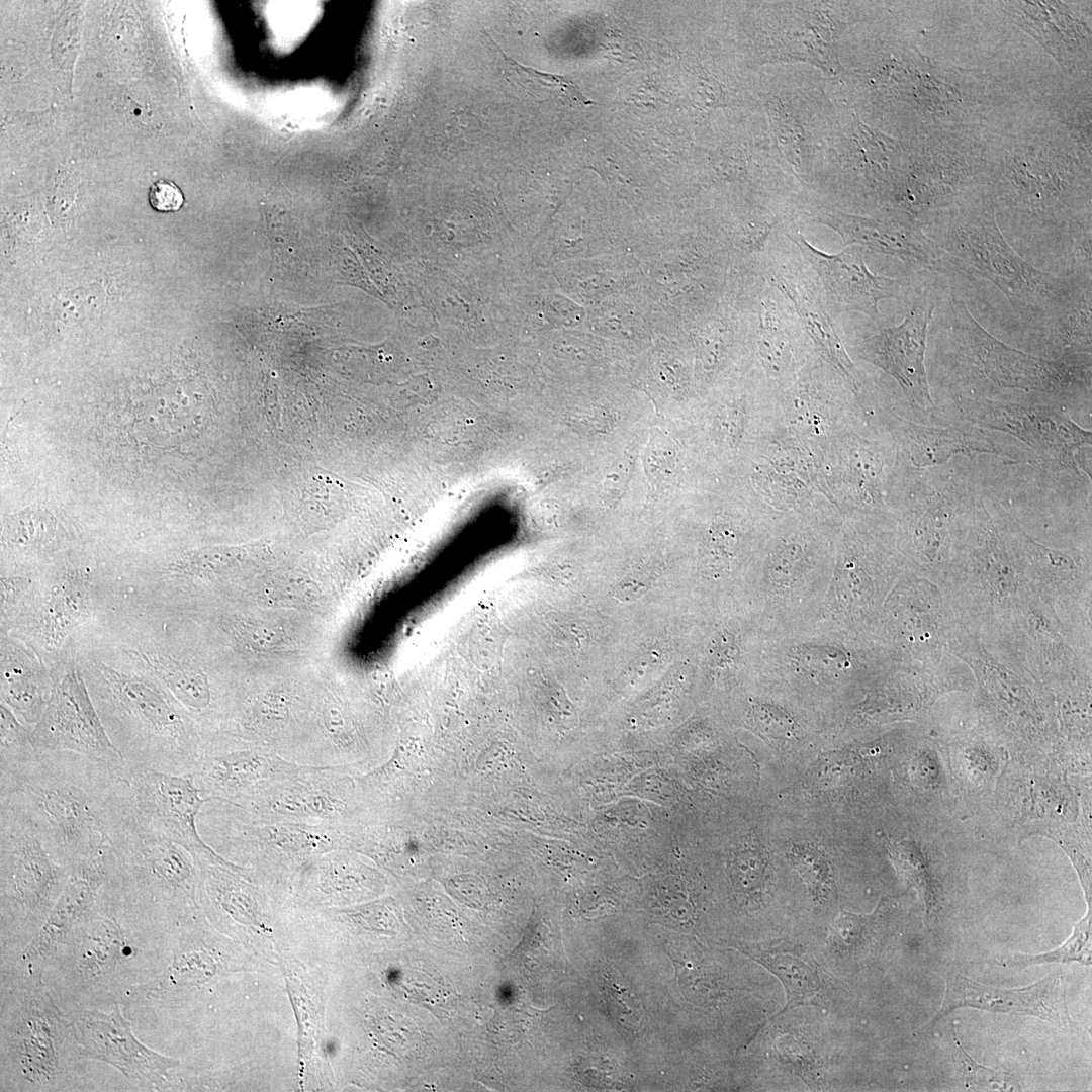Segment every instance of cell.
Wrapping results in <instances>:
<instances>
[{
    "instance_id": "cell-13",
    "label": "cell",
    "mask_w": 1092,
    "mask_h": 1092,
    "mask_svg": "<svg viewBox=\"0 0 1092 1092\" xmlns=\"http://www.w3.org/2000/svg\"><path fill=\"white\" fill-rule=\"evenodd\" d=\"M964 413L973 424L1015 436L1046 462L1076 470L1080 450L1090 446L1091 432L1051 406L992 399L966 400Z\"/></svg>"
},
{
    "instance_id": "cell-5",
    "label": "cell",
    "mask_w": 1092,
    "mask_h": 1092,
    "mask_svg": "<svg viewBox=\"0 0 1092 1092\" xmlns=\"http://www.w3.org/2000/svg\"><path fill=\"white\" fill-rule=\"evenodd\" d=\"M0 802L2 926L37 932L71 869L55 855L35 821L13 797Z\"/></svg>"
},
{
    "instance_id": "cell-40",
    "label": "cell",
    "mask_w": 1092,
    "mask_h": 1092,
    "mask_svg": "<svg viewBox=\"0 0 1092 1092\" xmlns=\"http://www.w3.org/2000/svg\"><path fill=\"white\" fill-rule=\"evenodd\" d=\"M149 201L158 211H176L183 204V195L174 183L157 181L150 187Z\"/></svg>"
},
{
    "instance_id": "cell-25",
    "label": "cell",
    "mask_w": 1092,
    "mask_h": 1092,
    "mask_svg": "<svg viewBox=\"0 0 1092 1092\" xmlns=\"http://www.w3.org/2000/svg\"><path fill=\"white\" fill-rule=\"evenodd\" d=\"M1 654V702L24 723L35 725L54 682L36 657L23 646L3 640Z\"/></svg>"
},
{
    "instance_id": "cell-16",
    "label": "cell",
    "mask_w": 1092,
    "mask_h": 1092,
    "mask_svg": "<svg viewBox=\"0 0 1092 1092\" xmlns=\"http://www.w3.org/2000/svg\"><path fill=\"white\" fill-rule=\"evenodd\" d=\"M760 21V62L801 61L834 75L841 70L836 36L845 22L826 3L775 6Z\"/></svg>"
},
{
    "instance_id": "cell-39",
    "label": "cell",
    "mask_w": 1092,
    "mask_h": 1092,
    "mask_svg": "<svg viewBox=\"0 0 1092 1092\" xmlns=\"http://www.w3.org/2000/svg\"><path fill=\"white\" fill-rule=\"evenodd\" d=\"M642 459L646 475L652 484L660 487L671 483L676 469V449L665 435L654 431Z\"/></svg>"
},
{
    "instance_id": "cell-35",
    "label": "cell",
    "mask_w": 1092,
    "mask_h": 1092,
    "mask_svg": "<svg viewBox=\"0 0 1092 1092\" xmlns=\"http://www.w3.org/2000/svg\"><path fill=\"white\" fill-rule=\"evenodd\" d=\"M952 1059L957 1075L965 1088L971 1091H1021L1017 1080L1011 1075L993 1070L977 1063L960 1042L952 1027Z\"/></svg>"
},
{
    "instance_id": "cell-30",
    "label": "cell",
    "mask_w": 1092,
    "mask_h": 1092,
    "mask_svg": "<svg viewBox=\"0 0 1092 1092\" xmlns=\"http://www.w3.org/2000/svg\"><path fill=\"white\" fill-rule=\"evenodd\" d=\"M31 731L4 703L0 705V800L16 793L37 750Z\"/></svg>"
},
{
    "instance_id": "cell-1",
    "label": "cell",
    "mask_w": 1092,
    "mask_h": 1092,
    "mask_svg": "<svg viewBox=\"0 0 1092 1092\" xmlns=\"http://www.w3.org/2000/svg\"><path fill=\"white\" fill-rule=\"evenodd\" d=\"M70 869L109 845L131 811L128 782L105 763L71 751H38L11 795Z\"/></svg>"
},
{
    "instance_id": "cell-15",
    "label": "cell",
    "mask_w": 1092,
    "mask_h": 1092,
    "mask_svg": "<svg viewBox=\"0 0 1092 1092\" xmlns=\"http://www.w3.org/2000/svg\"><path fill=\"white\" fill-rule=\"evenodd\" d=\"M785 234L817 275L831 315L856 311L880 324L879 303L898 298L902 290L898 279L871 272L864 261V249L859 246H846L829 254L810 244L798 229Z\"/></svg>"
},
{
    "instance_id": "cell-2",
    "label": "cell",
    "mask_w": 1092,
    "mask_h": 1092,
    "mask_svg": "<svg viewBox=\"0 0 1092 1092\" xmlns=\"http://www.w3.org/2000/svg\"><path fill=\"white\" fill-rule=\"evenodd\" d=\"M108 878L102 906L132 921H172L197 910L199 871L192 854L159 837L135 820L133 810L110 841Z\"/></svg>"
},
{
    "instance_id": "cell-23",
    "label": "cell",
    "mask_w": 1092,
    "mask_h": 1092,
    "mask_svg": "<svg viewBox=\"0 0 1092 1092\" xmlns=\"http://www.w3.org/2000/svg\"><path fill=\"white\" fill-rule=\"evenodd\" d=\"M737 948L772 974L786 994L783 1008L769 1016L762 1028L792 1008L827 1006L833 998L835 986L832 977L802 941L779 937L746 943Z\"/></svg>"
},
{
    "instance_id": "cell-18",
    "label": "cell",
    "mask_w": 1092,
    "mask_h": 1092,
    "mask_svg": "<svg viewBox=\"0 0 1092 1092\" xmlns=\"http://www.w3.org/2000/svg\"><path fill=\"white\" fill-rule=\"evenodd\" d=\"M944 980L943 1001L928 1023L931 1028L960 1008L1033 1016L1070 1032L1076 1026L1069 1014L1066 991L1059 972L1055 971L1020 988L988 986L953 973L946 974Z\"/></svg>"
},
{
    "instance_id": "cell-7",
    "label": "cell",
    "mask_w": 1092,
    "mask_h": 1092,
    "mask_svg": "<svg viewBox=\"0 0 1092 1092\" xmlns=\"http://www.w3.org/2000/svg\"><path fill=\"white\" fill-rule=\"evenodd\" d=\"M25 981L2 1008V1059L27 1089H54L73 1056H81L70 1019L42 978L27 976Z\"/></svg>"
},
{
    "instance_id": "cell-11",
    "label": "cell",
    "mask_w": 1092,
    "mask_h": 1092,
    "mask_svg": "<svg viewBox=\"0 0 1092 1092\" xmlns=\"http://www.w3.org/2000/svg\"><path fill=\"white\" fill-rule=\"evenodd\" d=\"M296 765L265 745L220 732L202 737L191 776L209 801L242 806Z\"/></svg>"
},
{
    "instance_id": "cell-29",
    "label": "cell",
    "mask_w": 1092,
    "mask_h": 1092,
    "mask_svg": "<svg viewBox=\"0 0 1092 1092\" xmlns=\"http://www.w3.org/2000/svg\"><path fill=\"white\" fill-rule=\"evenodd\" d=\"M772 1053L784 1069L801 1079L810 1089H826L827 1059L811 1034L800 1028H782L774 1035Z\"/></svg>"
},
{
    "instance_id": "cell-37",
    "label": "cell",
    "mask_w": 1092,
    "mask_h": 1092,
    "mask_svg": "<svg viewBox=\"0 0 1092 1092\" xmlns=\"http://www.w3.org/2000/svg\"><path fill=\"white\" fill-rule=\"evenodd\" d=\"M495 46L499 53H502L508 69L518 76L521 83H529L535 87L549 90L570 104L590 105L594 103L582 94L577 84L572 79L562 75L541 72L534 68L524 66L506 55L497 43H495Z\"/></svg>"
},
{
    "instance_id": "cell-12",
    "label": "cell",
    "mask_w": 1092,
    "mask_h": 1092,
    "mask_svg": "<svg viewBox=\"0 0 1092 1092\" xmlns=\"http://www.w3.org/2000/svg\"><path fill=\"white\" fill-rule=\"evenodd\" d=\"M133 814L147 831L173 841L193 857L228 861L202 838L198 817L209 800L202 796L191 774L174 775L155 769H132L128 782Z\"/></svg>"
},
{
    "instance_id": "cell-31",
    "label": "cell",
    "mask_w": 1092,
    "mask_h": 1092,
    "mask_svg": "<svg viewBox=\"0 0 1092 1092\" xmlns=\"http://www.w3.org/2000/svg\"><path fill=\"white\" fill-rule=\"evenodd\" d=\"M1091 907L1086 915L1073 925L1071 936L1056 949L1038 954L1015 952L1003 958L1001 963L1009 968H1027L1030 966L1061 963H1078L1083 966L1092 964V924Z\"/></svg>"
},
{
    "instance_id": "cell-27",
    "label": "cell",
    "mask_w": 1092,
    "mask_h": 1092,
    "mask_svg": "<svg viewBox=\"0 0 1092 1092\" xmlns=\"http://www.w3.org/2000/svg\"><path fill=\"white\" fill-rule=\"evenodd\" d=\"M900 436L911 462L918 467L942 464L960 453H996L992 443L980 439L974 432L957 428H930L904 423Z\"/></svg>"
},
{
    "instance_id": "cell-14",
    "label": "cell",
    "mask_w": 1092,
    "mask_h": 1092,
    "mask_svg": "<svg viewBox=\"0 0 1092 1092\" xmlns=\"http://www.w3.org/2000/svg\"><path fill=\"white\" fill-rule=\"evenodd\" d=\"M70 1023L81 1058L106 1063L141 1087L162 1090L180 1065L142 1043L117 1003L110 1012L81 1010Z\"/></svg>"
},
{
    "instance_id": "cell-17",
    "label": "cell",
    "mask_w": 1092,
    "mask_h": 1092,
    "mask_svg": "<svg viewBox=\"0 0 1092 1092\" xmlns=\"http://www.w3.org/2000/svg\"><path fill=\"white\" fill-rule=\"evenodd\" d=\"M935 304L922 293L898 326L881 328L857 345L860 358L897 380L913 408L927 412L933 405L925 369L929 324Z\"/></svg>"
},
{
    "instance_id": "cell-26",
    "label": "cell",
    "mask_w": 1092,
    "mask_h": 1092,
    "mask_svg": "<svg viewBox=\"0 0 1092 1092\" xmlns=\"http://www.w3.org/2000/svg\"><path fill=\"white\" fill-rule=\"evenodd\" d=\"M886 901L881 900L869 914L841 910L831 922L824 939L827 958L835 964L853 966L874 953L886 938Z\"/></svg>"
},
{
    "instance_id": "cell-9",
    "label": "cell",
    "mask_w": 1092,
    "mask_h": 1092,
    "mask_svg": "<svg viewBox=\"0 0 1092 1092\" xmlns=\"http://www.w3.org/2000/svg\"><path fill=\"white\" fill-rule=\"evenodd\" d=\"M234 806L252 821L322 824L351 835L354 799L345 767L297 763L245 804Z\"/></svg>"
},
{
    "instance_id": "cell-21",
    "label": "cell",
    "mask_w": 1092,
    "mask_h": 1092,
    "mask_svg": "<svg viewBox=\"0 0 1092 1092\" xmlns=\"http://www.w3.org/2000/svg\"><path fill=\"white\" fill-rule=\"evenodd\" d=\"M794 263L766 260L760 266L761 276L793 306L802 330L810 338L816 353L845 381L850 390L858 393L861 379L850 360L837 328L829 313L821 288Z\"/></svg>"
},
{
    "instance_id": "cell-33",
    "label": "cell",
    "mask_w": 1092,
    "mask_h": 1092,
    "mask_svg": "<svg viewBox=\"0 0 1092 1092\" xmlns=\"http://www.w3.org/2000/svg\"><path fill=\"white\" fill-rule=\"evenodd\" d=\"M895 855L897 869L919 896L927 926H932L943 907V893L928 862L916 849L902 850Z\"/></svg>"
},
{
    "instance_id": "cell-24",
    "label": "cell",
    "mask_w": 1092,
    "mask_h": 1092,
    "mask_svg": "<svg viewBox=\"0 0 1092 1092\" xmlns=\"http://www.w3.org/2000/svg\"><path fill=\"white\" fill-rule=\"evenodd\" d=\"M760 290L756 347L760 364L767 377L785 384L811 358L806 334L801 328L793 306L784 296L777 297L775 288Z\"/></svg>"
},
{
    "instance_id": "cell-34",
    "label": "cell",
    "mask_w": 1092,
    "mask_h": 1092,
    "mask_svg": "<svg viewBox=\"0 0 1092 1092\" xmlns=\"http://www.w3.org/2000/svg\"><path fill=\"white\" fill-rule=\"evenodd\" d=\"M743 851L732 872L735 887L746 902L761 905L772 883L770 861L761 845Z\"/></svg>"
},
{
    "instance_id": "cell-3",
    "label": "cell",
    "mask_w": 1092,
    "mask_h": 1092,
    "mask_svg": "<svg viewBox=\"0 0 1092 1092\" xmlns=\"http://www.w3.org/2000/svg\"><path fill=\"white\" fill-rule=\"evenodd\" d=\"M98 711L114 745L132 769L189 775L202 736L167 693L149 679L97 666Z\"/></svg>"
},
{
    "instance_id": "cell-22",
    "label": "cell",
    "mask_w": 1092,
    "mask_h": 1092,
    "mask_svg": "<svg viewBox=\"0 0 1092 1092\" xmlns=\"http://www.w3.org/2000/svg\"><path fill=\"white\" fill-rule=\"evenodd\" d=\"M133 951L117 917L101 907L66 937L52 959L61 958L56 960L72 987L88 990L109 980Z\"/></svg>"
},
{
    "instance_id": "cell-6",
    "label": "cell",
    "mask_w": 1092,
    "mask_h": 1092,
    "mask_svg": "<svg viewBox=\"0 0 1092 1092\" xmlns=\"http://www.w3.org/2000/svg\"><path fill=\"white\" fill-rule=\"evenodd\" d=\"M204 841L218 854L245 859L258 870L296 874L314 857L344 849L350 837L322 824L257 822L242 816L230 803L211 800L198 817Z\"/></svg>"
},
{
    "instance_id": "cell-36",
    "label": "cell",
    "mask_w": 1092,
    "mask_h": 1092,
    "mask_svg": "<svg viewBox=\"0 0 1092 1092\" xmlns=\"http://www.w3.org/2000/svg\"><path fill=\"white\" fill-rule=\"evenodd\" d=\"M788 857L803 878L812 898L820 904L827 903L834 892L835 876L826 855L810 846L795 845Z\"/></svg>"
},
{
    "instance_id": "cell-20",
    "label": "cell",
    "mask_w": 1092,
    "mask_h": 1092,
    "mask_svg": "<svg viewBox=\"0 0 1092 1092\" xmlns=\"http://www.w3.org/2000/svg\"><path fill=\"white\" fill-rule=\"evenodd\" d=\"M811 215L815 222L835 231L844 247L868 248L896 257L917 269L948 271L940 250L911 218L903 215L863 217L826 205L815 206Z\"/></svg>"
},
{
    "instance_id": "cell-19",
    "label": "cell",
    "mask_w": 1092,
    "mask_h": 1092,
    "mask_svg": "<svg viewBox=\"0 0 1092 1092\" xmlns=\"http://www.w3.org/2000/svg\"><path fill=\"white\" fill-rule=\"evenodd\" d=\"M110 845L71 868L68 881L44 923L23 949L27 976L42 977L60 944L101 908L107 882Z\"/></svg>"
},
{
    "instance_id": "cell-41",
    "label": "cell",
    "mask_w": 1092,
    "mask_h": 1092,
    "mask_svg": "<svg viewBox=\"0 0 1092 1092\" xmlns=\"http://www.w3.org/2000/svg\"><path fill=\"white\" fill-rule=\"evenodd\" d=\"M629 465L619 464L609 475L603 485L605 498L614 502L623 492L629 478Z\"/></svg>"
},
{
    "instance_id": "cell-8",
    "label": "cell",
    "mask_w": 1092,
    "mask_h": 1092,
    "mask_svg": "<svg viewBox=\"0 0 1092 1092\" xmlns=\"http://www.w3.org/2000/svg\"><path fill=\"white\" fill-rule=\"evenodd\" d=\"M946 329L959 360L996 387L1058 393L1086 384L1081 368L1070 361L1035 357L991 335L961 299L948 304Z\"/></svg>"
},
{
    "instance_id": "cell-4",
    "label": "cell",
    "mask_w": 1092,
    "mask_h": 1092,
    "mask_svg": "<svg viewBox=\"0 0 1092 1092\" xmlns=\"http://www.w3.org/2000/svg\"><path fill=\"white\" fill-rule=\"evenodd\" d=\"M931 240L942 253L948 271L990 281L1026 321H1052L1081 294L1069 280L1041 271L1021 258L989 211L964 216Z\"/></svg>"
},
{
    "instance_id": "cell-32",
    "label": "cell",
    "mask_w": 1092,
    "mask_h": 1092,
    "mask_svg": "<svg viewBox=\"0 0 1092 1092\" xmlns=\"http://www.w3.org/2000/svg\"><path fill=\"white\" fill-rule=\"evenodd\" d=\"M1051 338L1065 358L1091 349V286L1063 312L1053 318Z\"/></svg>"
},
{
    "instance_id": "cell-28",
    "label": "cell",
    "mask_w": 1092,
    "mask_h": 1092,
    "mask_svg": "<svg viewBox=\"0 0 1092 1092\" xmlns=\"http://www.w3.org/2000/svg\"><path fill=\"white\" fill-rule=\"evenodd\" d=\"M89 589L77 572L60 577L50 589L40 616V634L47 648H59L89 612Z\"/></svg>"
},
{
    "instance_id": "cell-38",
    "label": "cell",
    "mask_w": 1092,
    "mask_h": 1092,
    "mask_svg": "<svg viewBox=\"0 0 1092 1092\" xmlns=\"http://www.w3.org/2000/svg\"><path fill=\"white\" fill-rule=\"evenodd\" d=\"M55 533V521L46 511L22 512L8 519L5 527V539L11 544L22 547H36L52 540Z\"/></svg>"
},
{
    "instance_id": "cell-10",
    "label": "cell",
    "mask_w": 1092,
    "mask_h": 1092,
    "mask_svg": "<svg viewBox=\"0 0 1092 1092\" xmlns=\"http://www.w3.org/2000/svg\"><path fill=\"white\" fill-rule=\"evenodd\" d=\"M31 742L38 751H71L97 759L129 782L132 770L110 739L74 666L54 681L46 709L31 731Z\"/></svg>"
}]
</instances>
